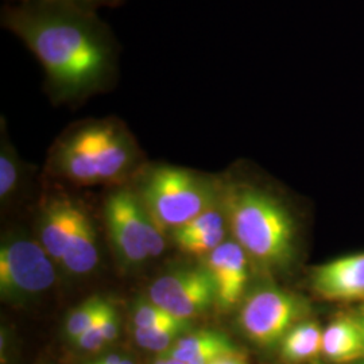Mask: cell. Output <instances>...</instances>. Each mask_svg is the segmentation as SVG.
<instances>
[{
    "mask_svg": "<svg viewBox=\"0 0 364 364\" xmlns=\"http://www.w3.org/2000/svg\"><path fill=\"white\" fill-rule=\"evenodd\" d=\"M1 25L36 55L54 102H82L115 84L119 45L96 11L25 0L3 7Z\"/></svg>",
    "mask_w": 364,
    "mask_h": 364,
    "instance_id": "1",
    "label": "cell"
},
{
    "mask_svg": "<svg viewBox=\"0 0 364 364\" xmlns=\"http://www.w3.org/2000/svg\"><path fill=\"white\" fill-rule=\"evenodd\" d=\"M221 204L235 242L262 273H284L297 257V225L287 205L254 183H221Z\"/></svg>",
    "mask_w": 364,
    "mask_h": 364,
    "instance_id": "2",
    "label": "cell"
},
{
    "mask_svg": "<svg viewBox=\"0 0 364 364\" xmlns=\"http://www.w3.org/2000/svg\"><path fill=\"white\" fill-rule=\"evenodd\" d=\"M139 162V149L117 119L88 120L66 131L52 151L57 174L78 185L117 181Z\"/></svg>",
    "mask_w": 364,
    "mask_h": 364,
    "instance_id": "3",
    "label": "cell"
},
{
    "mask_svg": "<svg viewBox=\"0 0 364 364\" xmlns=\"http://www.w3.org/2000/svg\"><path fill=\"white\" fill-rule=\"evenodd\" d=\"M136 196L158 227L171 232L218 205L221 185L193 170L156 165L142 171Z\"/></svg>",
    "mask_w": 364,
    "mask_h": 364,
    "instance_id": "4",
    "label": "cell"
},
{
    "mask_svg": "<svg viewBox=\"0 0 364 364\" xmlns=\"http://www.w3.org/2000/svg\"><path fill=\"white\" fill-rule=\"evenodd\" d=\"M311 314L309 301L277 285H260L250 290L237 312L243 335L262 348L279 344L287 332Z\"/></svg>",
    "mask_w": 364,
    "mask_h": 364,
    "instance_id": "5",
    "label": "cell"
},
{
    "mask_svg": "<svg viewBox=\"0 0 364 364\" xmlns=\"http://www.w3.org/2000/svg\"><path fill=\"white\" fill-rule=\"evenodd\" d=\"M55 281V262L27 235H7L0 246V297L10 305H27Z\"/></svg>",
    "mask_w": 364,
    "mask_h": 364,
    "instance_id": "6",
    "label": "cell"
},
{
    "mask_svg": "<svg viewBox=\"0 0 364 364\" xmlns=\"http://www.w3.org/2000/svg\"><path fill=\"white\" fill-rule=\"evenodd\" d=\"M149 299L177 318L193 321L216 305V291L207 269L180 267L151 284Z\"/></svg>",
    "mask_w": 364,
    "mask_h": 364,
    "instance_id": "7",
    "label": "cell"
},
{
    "mask_svg": "<svg viewBox=\"0 0 364 364\" xmlns=\"http://www.w3.org/2000/svg\"><path fill=\"white\" fill-rule=\"evenodd\" d=\"M105 223L117 259L127 269H136L150 259L147 251L144 210L138 196L127 189L111 193L105 201Z\"/></svg>",
    "mask_w": 364,
    "mask_h": 364,
    "instance_id": "8",
    "label": "cell"
},
{
    "mask_svg": "<svg viewBox=\"0 0 364 364\" xmlns=\"http://www.w3.org/2000/svg\"><path fill=\"white\" fill-rule=\"evenodd\" d=\"M207 269L216 291V308L230 312L239 308L248 293L251 262L247 254L234 239L225 240L219 247L204 257Z\"/></svg>",
    "mask_w": 364,
    "mask_h": 364,
    "instance_id": "9",
    "label": "cell"
},
{
    "mask_svg": "<svg viewBox=\"0 0 364 364\" xmlns=\"http://www.w3.org/2000/svg\"><path fill=\"white\" fill-rule=\"evenodd\" d=\"M311 287L326 301L364 302V252L314 267L311 273Z\"/></svg>",
    "mask_w": 364,
    "mask_h": 364,
    "instance_id": "10",
    "label": "cell"
},
{
    "mask_svg": "<svg viewBox=\"0 0 364 364\" xmlns=\"http://www.w3.org/2000/svg\"><path fill=\"white\" fill-rule=\"evenodd\" d=\"M80 205L66 197H55L39 213L38 242L55 263H61L72 236Z\"/></svg>",
    "mask_w": 364,
    "mask_h": 364,
    "instance_id": "11",
    "label": "cell"
},
{
    "mask_svg": "<svg viewBox=\"0 0 364 364\" xmlns=\"http://www.w3.org/2000/svg\"><path fill=\"white\" fill-rule=\"evenodd\" d=\"M242 353L225 333L210 329L182 335L164 355L185 364H212L224 356Z\"/></svg>",
    "mask_w": 364,
    "mask_h": 364,
    "instance_id": "12",
    "label": "cell"
},
{
    "mask_svg": "<svg viewBox=\"0 0 364 364\" xmlns=\"http://www.w3.org/2000/svg\"><path fill=\"white\" fill-rule=\"evenodd\" d=\"M99 263L97 234L91 218L84 209L78 208L72 236L61 259V267L73 277L91 274Z\"/></svg>",
    "mask_w": 364,
    "mask_h": 364,
    "instance_id": "13",
    "label": "cell"
},
{
    "mask_svg": "<svg viewBox=\"0 0 364 364\" xmlns=\"http://www.w3.org/2000/svg\"><path fill=\"white\" fill-rule=\"evenodd\" d=\"M323 355L333 364H350L364 358V340L356 317L340 316L324 329Z\"/></svg>",
    "mask_w": 364,
    "mask_h": 364,
    "instance_id": "14",
    "label": "cell"
},
{
    "mask_svg": "<svg viewBox=\"0 0 364 364\" xmlns=\"http://www.w3.org/2000/svg\"><path fill=\"white\" fill-rule=\"evenodd\" d=\"M324 329L314 320L293 326L279 343V353L287 364H309L323 353Z\"/></svg>",
    "mask_w": 364,
    "mask_h": 364,
    "instance_id": "15",
    "label": "cell"
},
{
    "mask_svg": "<svg viewBox=\"0 0 364 364\" xmlns=\"http://www.w3.org/2000/svg\"><path fill=\"white\" fill-rule=\"evenodd\" d=\"M131 323L134 328H173L183 332H191L193 326V321L174 317L159 308L149 297H141L132 302Z\"/></svg>",
    "mask_w": 364,
    "mask_h": 364,
    "instance_id": "16",
    "label": "cell"
},
{
    "mask_svg": "<svg viewBox=\"0 0 364 364\" xmlns=\"http://www.w3.org/2000/svg\"><path fill=\"white\" fill-rule=\"evenodd\" d=\"M107 304L108 301L99 296H93L78 304L77 306L73 308L66 316L64 323L65 338L75 343L84 332H87L97 321Z\"/></svg>",
    "mask_w": 364,
    "mask_h": 364,
    "instance_id": "17",
    "label": "cell"
},
{
    "mask_svg": "<svg viewBox=\"0 0 364 364\" xmlns=\"http://www.w3.org/2000/svg\"><path fill=\"white\" fill-rule=\"evenodd\" d=\"M228 228L227 224V218H225V212L223 208V204L219 203L218 205L212 207V208L203 212L201 215H198L193 220L183 224L180 228L171 231V239L173 242H180L185 239H191L196 236H203V235L210 234L219 230Z\"/></svg>",
    "mask_w": 364,
    "mask_h": 364,
    "instance_id": "18",
    "label": "cell"
},
{
    "mask_svg": "<svg viewBox=\"0 0 364 364\" xmlns=\"http://www.w3.org/2000/svg\"><path fill=\"white\" fill-rule=\"evenodd\" d=\"M21 159L10 144L4 124L1 127V144H0V198L1 201L7 200L13 193L21 177Z\"/></svg>",
    "mask_w": 364,
    "mask_h": 364,
    "instance_id": "19",
    "label": "cell"
},
{
    "mask_svg": "<svg viewBox=\"0 0 364 364\" xmlns=\"http://www.w3.org/2000/svg\"><path fill=\"white\" fill-rule=\"evenodd\" d=\"M188 332L173 328H134L132 335L138 346L147 351L165 353L170 347Z\"/></svg>",
    "mask_w": 364,
    "mask_h": 364,
    "instance_id": "20",
    "label": "cell"
},
{
    "mask_svg": "<svg viewBox=\"0 0 364 364\" xmlns=\"http://www.w3.org/2000/svg\"><path fill=\"white\" fill-rule=\"evenodd\" d=\"M109 305V301L108 304L105 305V311L100 314V317L97 318V321L93 324V326L84 332L80 338L73 343L76 346V348L80 351L84 352H96L100 351L103 347L107 346L105 343V332H103V324H102V320H103V314H105L107 306Z\"/></svg>",
    "mask_w": 364,
    "mask_h": 364,
    "instance_id": "21",
    "label": "cell"
},
{
    "mask_svg": "<svg viewBox=\"0 0 364 364\" xmlns=\"http://www.w3.org/2000/svg\"><path fill=\"white\" fill-rule=\"evenodd\" d=\"M16 1H25V0H16ZM43 1L64 3V4L80 7V9H84V10L96 11L100 7H114V6H117L123 0H43Z\"/></svg>",
    "mask_w": 364,
    "mask_h": 364,
    "instance_id": "22",
    "label": "cell"
},
{
    "mask_svg": "<svg viewBox=\"0 0 364 364\" xmlns=\"http://www.w3.org/2000/svg\"><path fill=\"white\" fill-rule=\"evenodd\" d=\"M212 364H248L246 358L243 356V353L239 355H230V356H224L219 360L213 362Z\"/></svg>",
    "mask_w": 364,
    "mask_h": 364,
    "instance_id": "23",
    "label": "cell"
},
{
    "mask_svg": "<svg viewBox=\"0 0 364 364\" xmlns=\"http://www.w3.org/2000/svg\"><path fill=\"white\" fill-rule=\"evenodd\" d=\"M151 364H185L180 362V360H177V359H173V358H169V356H166V355H164V353H161L156 359L153 360V363Z\"/></svg>",
    "mask_w": 364,
    "mask_h": 364,
    "instance_id": "24",
    "label": "cell"
},
{
    "mask_svg": "<svg viewBox=\"0 0 364 364\" xmlns=\"http://www.w3.org/2000/svg\"><path fill=\"white\" fill-rule=\"evenodd\" d=\"M356 317V320H358V323H359V326H360V329H362V335H363L364 340V313L359 312L358 316H355Z\"/></svg>",
    "mask_w": 364,
    "mask_h": 364,
    "instance_id": "25",
    "label": "cell"
},
{
    "mask_svg": "<svg viewBox=\"0 0 364 364\" xmlns=\"http://www.w3.org/2000/svg\"><path fill=\"white\" fill-rule=\"evenodd\" d=\"M122 364H135V363H134V362H132V360H130V359H129V358H126V359H124V360H123V362H122Z\"/></svg>",
    "mask_w": 364,
    "mask_h": 364,
    "instance_id": "26",
    "label": "cell"
},
{
    "mask_svg": "<svg viewBox=\"0 0 364 364\" xmlns=\"http://www.w3.org/2000/svg\"><path fill=\"white\" fill-rule=\"evenodd\" d=\"M359 312H363L364 313V302H363V305H362V306H360V311H359Z\"/></svg>",
    "mask_w": 364,
    "mask_h": 364,
    "instance_id": "27",
    "label": "cell"
},
{
    "mask_svg": "<svg viewBox=\"0 0 364 364\" xmlns=\"http://www.w3.org/2000/svg\"><path fill=\"white\" fill-rule=\"evenodd\" d=\"M309 364H320V363H316V362H314V363H309Z\"/></svg>",
    "mask_w": 364,
    "mask_h": 364,
    "instance_id": "28",
    "label": "cell"
}]
</instances>
